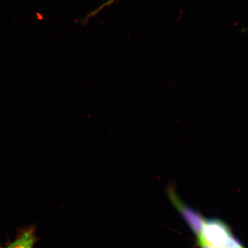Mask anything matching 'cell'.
Returning <instances> with one entry per match:
<instances>
[{
	"instance_id": "1",
	"label": "cell",
	"mask_w": 248,
	"mask_h": 248,
	"mask_svg": "<svg viewBox=\"0 0 248 248\" xmlns=\"http://www.w3.org/2000/svg\"><path fill=\"white\" fill-rule=\"evenodd\" d=\"M232 236L230 228L224 221L218 219L205 220L198 246L206 244L214 248H224Z\"/></svg>"
},
{
	"instance_id": "2",
	"label": "cell",
	"mask_w": 248,
	"mask_h": 248,
	"mask_svg": "<svg viewBox=\"0 0 248 248\" xmlns=\"http://www.w3.org/2000/svg\"><path fill=\"white\" fill-rule=\"evenodd\" d=\"M168 195L173 206L178 210L185 221L187 222L191 230L196 235L198 244H199L202 240V233L203 225L205 220L200 215L199 213L183 202L172 186H170L168 189Z\"/></svg>"
},
{
	"instance_id": "3",
	"label": "cell",
	"mask_w": 248,
	"mask_h": 248,
	"mask_svg": "<svg viewBox=\"0 0 248 248\" xmlns=\"http://www.w3.org/2000/svg\"><path fill=\"white\" fill-rule=\"evenodd\" d=\"M34 242L35 235L33 231L29 230L5 248H32Z\"/></svg>"
},
{
	"instance_id": "4",
	"label": "cell",
	"mask_w": 248,
	"mask_h": 248,
	"mask_svg": "<svg viewBox=\"0 0 248 248\" xmlns=\"http://www.w3.org/2000/svg\"><path fill=\"white\" fill-rule=\"evenodd\" d=\"M116 1V0H107L106 2L101 5L100 7L95 9V10L92 11L91 13L88 14V15L87 16V17H86V20H88L91 17H93L94 16L97 15L99 12H101L102 10H103L105 8L109 7V6L112 5L114 2H115Z\"/></svg>"
},
{
	"instance_id": "5",
	"label": "cell",
	"mask_w": 248,
	"mask_h": 248,
	"mask_svg": "<svg viewBox=\"0 0 248 248\" xmlns=\"http://www.w3.org/2000/svg\"><path fill=\"white\" fill-rule=\"evenodd\" d=\"M224 248H244L239 241L233 237H232L228 241Z\"/></svg>"
},
{
	"instance_id": "6",
	"label": "cell",
	"mask_w": 248,
	"mask_h": 248,
	"mask_svg": "<svg viewBox=\"0 0 248 248\" xmlns=\"http://www.w3.org/2000/svg\"><path fill=\"white\" fill-rule=\"evenodd\" d=\"M200 247H201V248H214L212 247L208 246V245L206 244H201V246H200Z\"/></svg>"
}]
</instances>
